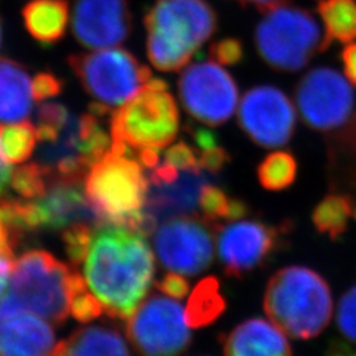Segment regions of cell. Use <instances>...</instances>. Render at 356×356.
Segmentation results:
<instances>
[{"label": "cell", "mask_w": 356, "mask_h": 356, "mask_svg": "<svg viewBox=\"0 0 356 356\" xmlns=\"http://www.w3.org/2000/svg\"><path fill=\"white\" fill-rule=\"evenodd\" d=\"M143 232L95 227L83 260L85 280L113 318L128 321L151 288L154 257Z\"/></svg>", "instance_id": "obj_1"}, {"label": "cell", "mask_w": 356, "mask_h": 356, "mask_svg": "<svg viewBox=\"0 0 356 356\" xmlns=\"http://www.w3.org/2000/svg\"><path fill=\"white\" fill-rule=\"evenodd\" d=\"M83 189L102 226L126 227L148 235V177L136 153L127 145L113 143L90 168Z\"/></svg>", "instance_id": "obj_2"}, {"label": "cell", "mask_w": 356, "mask_h": 356, "mask_svg": "<svg viewBox=\"0 0 356 356\" xmlns=\"http://www.w3.org/2000/svg\"><path fill=\"white\" fill-rule=\"evenodd\" d=\"M147 53L161 72H178L216 33L218 19L206 0H154L144 16Z\"/></svg>", "instance_id": "obj_3"}, {"label": "cell", "mask_w": 356, "mask_h": 356, "mask_svg": "<svg viewBox=\"0 0 356 356\" xmlns=\"http://www.w3.org/2000/svg\"><path fill=\"white\" fill-rule=\"evenodd\" d=\"M264 312L270 322L296 339H312L332 316V296L326 280L306 267L282 268L268 281Z\"/></svg>", "instance_id": "obj_4"}, {"label": "cell", "mask_w": 356, "mask_h": 356, "mask_svg": "<svg viewBox=\"0 0 356 356\" xmlns=\"http://www.w3.org/2000/svg\"><path fill=\"white\" fill-rule=\"evenodd\" d=\"M79 273L53 254L31 250L16 260L6 293L0 297V313L26 310L54 325L64 323Z\"/></svg>", "instance_id": "obj_5"}, {"label": "cell", "mask_w": 356, "mask_h": 356, "mask_svg": "<svg viewBox=\"0 0 356 356\" xmlns=\"http://www.w3.org/2000/svg\"><path fill=\"white\" fill-rule=\"evenodd\" d=\"M67 64L94 101L90 113L102 118L136 97L153 78L148 66L122 48L70 54Z\"/></svg>", "instance_id": "obj_6"}, {"label": "cell", "mask_w": 356, "mask_h": 356, "mask_svg": "<svg viewBox=\"0 0 356 356\" xmlns=\"http://www.w3.org/2000/svg\"><path fill=\"white\" fill-rule=\"evenodd\" d=\"M164 79L152 78L147 88L111 115L113 143L138 153L161 151L177 138L179 113Z\"/></svg>", "instance_id": "obj_7"}, {"label": "cell", "mask_w": 356, "mask_h": 356, "mask_svg": "<svg viewBox=\"0 0 356 356\" xmlns=\"http://www.w3.org/2000/svg\"><path fill=\"white\" fill-rule=\"evenodd\" d=\"M254 41L263 61L279 72H298L329 47L313 15L288 4L266 13Z\"/></svg>", "instance_id": "obj_8"}, {"label": "cell", "mask_w": 356, "mask_h": 356, "mask_svg": "<svg viewBox=\"0 0 356 356\" xmlns=\"http://www.w3.org/2000/svg\"><path fill=\"white\" fill-rule=\"evenodd\" d=\"M161 266L182 276H197L214 260L216 225L197 214L170 216L152 232Z\"/></svg>", "instance_id": "obj_9"}, {"label": "cell", "mask_w": 356, "mask_h": 356, "mask_svg": "<svg viewBox=\"0 0 356 356\" xmlns=\"http://www.w3.org/2000/svg\"><path fill=\"white\" fill-rule=\"evenodd\" d=\"M127 322L128 338L141 356H179L191 344V326L176 298L153 294Z\"/></svg>", "instance_id": "obj_10"}, {"label": "cell", "mask_w": 356, "mask_h": 356, "mask_svg": "<svg viewBox=\"0 0 356 356\" xmlns=\"http://www.w3.org/2000/svg\"><path fill=\"white\" fill-rule=\"evenodd\" d=\"M178 92L185 111L211 127L231 119L239 102L236 82L216 61L186 67L178 79Z\"/></svg>", "instance_id": "obj_11"}, {"label": "cell", "mask_w": 356, "mask_h": 356, "mask_svg": "<svg viewBox=\"0 0 356 356\" xmlns=\"http://www.w3.org/2000/svg\"><path fill=\"white\" fill-rule=\"evenodd\" d=\"M289 227V223L272 226L260 220L216 225V250L226 276L242 279L254 269L264 267L279 251Z\"/></svg>", "instance_id": "obj_12"}, {"label": "cell", "mask_w": 356, "mask_h": 356, "mask_svg": "<svg viewBox=\"0 0 356 356\" xmlns=\"http://www.w3.org/2000/svg\"><path fill=\"white\" fill-rule=\"evenodd\" d=\"M296 103L306 126L329 132L350 120L354 111V91L337 70L317 67L297 85Z\"/></svg>", "instance_id": "obj_13"}, {"label": "cell", "mask_w": 356, "mask_h": 356, "mask_svg": "<svg viewBox=\"0 0 356 356\" xmlns=\"http://www.w3.org/2000/svg\"><path fill=\"white\" fill-rule=\"evenodd\" d=\"M296 119L291 99L273 86L248 90L239 104V126L251 140L264 148H279L291 140Z\"/></svg>", "instance_id": "obj_14"}, {"label": "cell", "mask_w": 356, "mask_h": 356, "mask_svg": "<svg viewBox=\"0 0 356 356\" xmlns=\"http://www.w3.org/2000/svg\"><path fill=\"white\" fill-rule=\"evenodd\" d=\"M134 17L128 0H76L72 29L88 49H104L123 44L131 35Z\"/></svg>", "instance_id": "obj_15"}, {"label": "cell", "mask_w": 356, "mask_h": 356, "mask_svg": "<svg viewBox=\"0 0 356 356\" xmlns=\"http://www.w3.org/2000/svg\"><path fill=\"white\" fill-rule=\"evenodd\" d=\"M58 344L51 325L36 314L0 313V356H54Z\"/></svg>", "instance_id": "obj_16"}, {"label": "cell", "mask_w": 356, "mask_h": 356, "mask_svg": "<svg viewBox=\"0 0 356 356\" xmlns=\"http://www.w3.org/2000/svg\"><path fill=\"white\" fill-rule=\"evenodd\" d=\"M225 356H292V347L275 323L266 319L244 321L223 339Z\"/></svg>", "instance_id": "obj_17"}, {"label": "cell", "mask_w": 356, "mask_h": 356, "mask_svg": "<svg viewBox=\"0 0 356 356\" xmlns=\"http://www.w3.org/2000/svg\"><path fill=\"white\" fill-rule=\"evenodd\" d=\"M32 81L23 65L0 57V123L23 122L33 108Z\"/></svg>", "instance_id": "obj_18"}, {"label": "cell", "mask_w": 356, "mask_h": 356, "mask_svg": "<svg viewBox=\"0 0 356 356\" xmlns=\"http://www.w3.org/2000/svg\"><path fill=\"white\" fill-rule=\"evenodd\" d=\"M26 32L41 45L51 47L64 38L69 23L65 0H32L22 10Z\"/></svg>", "instance_id": "obj_19"}, {"label": "cell", "mask_w": 356, "mask_h": 356, "mask_svg": "<svg viewBox=\"0 0 356 356\" xmlns=\"http://www.w3.org/2000/svg\"><path fill=\"white\" fill-rule=\"evenodd\" d=\"M54 356H131L122 334L107 326H89L74 331L60 342Z\"/></svg>", "instance_id": "obj_20"}, {"label": "cell", "mask_w": 356, "mask_h": 356, "mask_svg": "<svg viewBox=\"0 0 356 356\" xmlns=\"http://www.w3.org/2000/svg\"><path fill=\"white\" fill-rule=\"evenodd\" d=\"M226 309V300L219 292L216 279L207 277L200 281L191 293L185 316L193 329H201L213 323Z\"/></svg>", "instance_id": "obj_21"}, {"label": "cell", "mask_w": 356, "mask_h": 356, "mask_svg": "<svg viewBox=\"0 0 356 356\" xmlns=\"http://www.w3.org/2000/svg\"><path fill=\"white\" fill-rule=\"evenodd\" d=\"M317 8L325 24L327 45L334 41L350 44L356 40L355 0H319Z\"/></svg>", "instance_id": "obj_22"}, {"label": "cell", "mask_w": 356, "mask_h": 356, "mask_svg": "<svg viewBox=\"0 0 356 356\" xmlns=\"http://www.w3.org/2000/svg\"><path fill=\"white\" fill-rule=\"evenodd\" d=\"M354 216V204L346 194H329L313 211V223L319 234L327 235L331 241L339 239Z\"/></svg>", "instance_id": "obj_23"}, {"label": "cell", "mask_w": 356, "mask_h": 356, "mask_svg": "<svg viewBox=\"0 0 356 356\" xmlns=\"http://www.w3.org/2000/svg\"><path fill=\"white\" fill-rule=\"evenodd\" d=\"M38 143V129L29 122L0 126V147L10 164L26 161Z\"/></svg>", "instance_id": "obj_24"}, {"label": "cell", "mask_w": 356, "mask_h": 356, "mask_svg": "<svg viewBox=\"0 0 356 356\" xmlns=\"http://www.w3.org/2000/svg\"><path fill=\"white\" fill-rule=\"evenodd\" d=\"M297 177V161L291 152L277 151L268 154L257 168V178L264 189L285 191Z\"/></svg>", "instance_id": "obj_25"}, {"label": "cell", "mask_w": 356, "mask_h": 356, "mask_svg": "<svg viewBox=\"0 0 356 356\" xmlns=\"http://www.w3.org/2000/svg\"><path fill=\"white\" fill-rule=\"evenodd\" d=\"M56 179L47 166L32 163L17 168L13 172L11 186L24 200H36L45 194Z\"/></svg>", "instance_id": "obj_26"}, {"label": "cell", "mask_w": 356, "mask_h": 356, "mask_svg": "<svg viewBox=\"0 0 356 356\" xmlns=\"http://www.w3.org/2000/svg\"><path fill=\"white\" fill-rule=\"evenodd\" d=\"M234 201L235 198H229L223 189L206 184L200 194L198 206L202 218L213 225H218V220L231 222Z\"/></svg>", "instance_id": "obj_27"}, {"label": "cell", "mask_w": 356, "mask_h": 356, "mask_svg": "<svg viewBox=\"0 0 356 356\" xmlns=\"http://www.w3.org/2000/svg\"><path fill=\"white\" fill-rule=\"evenodd\" d=\"M94 229L95 227L89 223H78L64 229L65 251L70 263L76 268L83 263L88 254Z\"/></svg>", "instance_id": "obj_28"}, {"label": "cell", "mask_w": 356, "mask_h": 356, "mask_svg": "<svg viewBox=\"0 0 356 356\" xmlns=\"http://www.w3.org/2000/svg\"><path fill=\"white\" fill-rule=\"evenodd\" d=\"M104 312L101 301L91 293L88 292V284L85 277L78 282L73 293L70 313L79 322H90L102 316Z\"/></svg>", "instance_id": "obj_29"}, {"label": "cell", "mask_w": 356, "mask_h": 356, "mask_svg": "<svg viewBox=\"0 0 356 356\" xmlns=\"http://www.w3.org/2000/svg\"><path fill=\"white\" fill-rule=\"evenodd\" d=\"M337 325L342 337V341H337V343L346 347L356 346V285L344 294L339 302Z\"/></svg>", "instance_id": "obj_30"}, {"label": "cell", "mask_w": 356, "mask_h": 356, "mask_svg": "<svg viewBox=\"0 0 356 356\" xmlns=\"http://www.w3.org/2000/svg\"><path fill=\"white\" fill-rule=\"evenodd\" d=\"M172 165L176 166L179 170H189V172H204L200 164V154L198 149L185 140L178 141L169 147L164 153V159Z\"/></svg>", "instance_id": "obj_31"}, {"label": "cell", "mask_w": 356, "mask_h": 356, "mask_svg": "<svg viewBox=\"0 0 356 356\" xmlns=\"http://www.w3.org/2000/svg\"><path fill=\"white\" fill-rule=\"evenodd\" d=\"M210 57L218 64L226 66L241 64L244 57L242 41L234 38H222L210 47Z\"/></svg>", "instance_id": "obj_32"}, {"label": "cell", "mask_w": 356, "mask_h": 356, "mask_svg": "<svg viewBox=\"0 0 356 356\" xmlns=\"http://www.w3.org/2000/svg\"><path fill=\"white\" fill-rule=\"evenodd\" d=\"M64 88L63 81L54 74L44 72L38 73L32 81V91H33V98L35 101L41 102L49 98H54L61 94Z\"/></svg>", "instance_id": "obj_33"}, {"label": "cell", "mask_w": 356, "mask_h": 356, "mask_svg": "<svg viewBox=\"0 0 356 356\" xmlns=\"http://www.w3.org/2000/svg\"><path fill=\"white\" fill-rule=\"evenodd\" d=\"M200 154V164L204 172L216 175L223 170V168L231 161V156L229 152L222 148V147H216L209 151H198Z\"/></svg>", "instance_id": "obj_34"}, {"label": "cell", "mask_w": 356, "mask_h": 356, "mask_svg": "<svg viewBox=\"0 0 356 356\" xmlns=\"http://www.w3.org/2000/svg\"><path fill=\"white\" fill-rule=\"evenodd\" d=\"M157 288L168 297L181 300L189 293V282L185 279V276L178 275L175 272H169L161 280L157 282Z\"/></svg>", "instance_id": "obj_35"}, {"label": "cell", "mask_w": 356, "mask_h": 356, "mask_svg": "<svg viewBox=\"0 0 356 356\" xmlns=\"http://www.w3.org/2000/svg\"><path fill=\"white\" fill-rule=\"evenodd\" d=\"M188 132L191 134L193 140L195 143L198 151H209L211 148L218 147V138H216V132L210 131V129H204L201 127H189L186 128Z\"/></svg>", "instance_id": "obj_36"}, {"label": "cell", "mask_w": 356, "mask_h": 356, "mask_svg": "<svg viewBox=\"0 0 356 356\" xmlns=\"http://www.w3.org/2000/svg\"><path fill=\"white\" fill-rule=\"evenodd\" d=\"M15 254L0 252V297L6 293L15 268Z\"/></svg>", "instance_id": "obj_37"}, {"label": "cell", "mask_w": 356, "mask_h": 356, "mask_svg": "<svg viewBox=\"0 0 356 356\" xmlns=\"http://www.w3.org/2000/svg\"><path fill=\"white\" fill-rule=\"evenodd\" d=\"M342 63H343L344 73L348 81L356 86V42L348 44L342 51Z\"/></svg>", "instance_id": "obj_38"}, {"label": "cell", "mask_w": 356, "mask_h": 356, "mask_svg": "<svg viewBox=\"0 0 356 356\" xmlns=\"http://www.w3.org/2000/svg\"><path fill=\"white\" fill-rule=\"evenodd\" d=\"M17 236L0 218V252L13 254V248L17 242Z\"/></svg>", "instance_id": "obj_39"}, {"label": "cell", "mask_w": 356, "mask_h": 356, "mask_svg": "<svg viewBox=\"0 0 356 356\" xmlns=\"http://www.w3.org/2000/svg\"><path fill=\"white\" fill-rule=\"evenodd\" d=\"M11 177H13V169L0 147V198L7 191L8 185L11 184Z\"/></svg>", "instance_id": "obj_40"}, {"label": "cell", "mask_w": 356, "mask_h": 356, "mask_svg": "<svg viewBox=\"0 0 356 356\" xmlns=\"http://www.w3.org/2000/svg\"><path fill=\"white\" fill-rule=\"evenodd\" d=\"M238 1L244 7L254 6L257 10L263 11V13H267V11L275 8V7H279L281 4H285L286 0H238Z\"/></svg>", "instance_id": "obj_41"}, {"label": "cell", "mask_w": 356, "mask_h": 356, "mask_svg": "<svg viewBox=\"0 0 356 356\" xmlns=\"http://www.w3.org/2000/svg\"><path fill=\"white\" fill-rule=\"evenodd\" d=\"M354 216H355L356 219V204H354Z\"/></svg>", "instance_id": "obj_42"}, {"label": "cell", "mask_w": 356, "mask_h": 356, "mask_svg": "<svg viewBox=\"0 0 356 356\" xmlns=\"http://www.w3.org/2000/svg\"><path fill=\"white\" fill-rule=\"evenodd\" d=\"M0 45H1V26H0Z\"/></svg>", "instance_id": "obj_43"}]
</instances>
